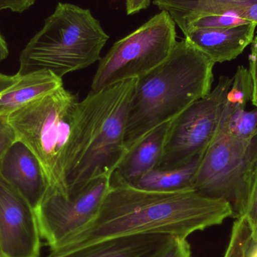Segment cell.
Masks as SVG:
<instances>
[{"label": "cell", "instance_id": "31", "mask_svg": "<svg viewBox=\"0 0 257 257\" xmlns=\"http://www.w3.org/2000/svg\"><path fill=\"white\" fill-rule=\"evenodd\" d=\"M0 257H4L3 256V252H2L1 244H0Z\"/></svg>", "mask_w": 257, "mask_h": 257}, {"label": "cell", "instance_id": "30", "mask_svg": "<svg viewBox=\"0 0 257 257\" xmlns=\"http://www.w3.org/2000/svg\"><path fill=\"white\" fill-rule=\"evenodd\" d=\"M246 257H257V241L252 240L249 246Z\"/></svg>", "mask_w": 257, "mask_h": 257}, {"label": "cell", "instance_id": "27", "mask_svg": "<svg viewBox=\"0 0 257 257\" xmlns=\"http://www.w3.org/2000/svg\"><path fill=\"white\" fill-rule=\"evenodd\" d=\"M151 0H126V12L127 15H135L148 9Z\"/></svg>", "mask_w": 257, "mask_h": 257}, {"label": "cell", "instance_id": "21", "mask_svg": "<svg viewBox=\"0 0 257 257\" xmlns=\"http://www.w3.org/2000/svg\"><path fill=\"white\" fill-rule=\"evenodd\" d=\"M247 22L234 15H208L195 21L189 27L187 32L193 29H216L233 27L242 23Z\"/></svg>", "mask_w": 257, "mask_h": 257}, {"label": "cell", "instance_id": "1", "mask_svg": "<svg viewBox=\"0 0 257 257\" xmlns=\"http://www.w3.org/2000/svg\"><path fill=\"white\" fill-rule=\"evenodd\" d=\"M233 218L230 205L196 191L155 193L131 187H110L94 220L78 233L51 249L59 257L114 237L168 234L187 238L197 231Z\"/></svg>", "mask_w": 257, "mask_h": 257}, {"label": "cell", "instance_id": "14", "mask_svg": "<svg viewBox=\"0 0 257 257\" xmlns=\"http://www.w3.org/2000/svg\"><path fill=\"white\" fill-rule=\"evenodd\" d=\"M170 124L167 122L154 128L128 150L110 177L111 187H131L158 166Z\"/></svg>", "mask_w": 257, "mask_h": 257}, {"label": "cell", "instance_id": "4", "mask_svg": "<svg viewBox=\"0 0 257 257\" xmlns=\"http://www.w3.org/2000/svg\"><path fill=\"white\" fill-rule=\"evenodd\" d=\"M109 36L90 9L59 3L20 57L17 75L48 71L62 78L101 60Z\"/></svg>", "mask_w": 257, "mask_h": 257}, {"label": "cell", "instance_id": "10", "mask_svg": "<svg viewBox=\"0 0 257 257\" xmlns=\"http://www.w3.org/2000/svg\"><path fill=\"white\" fill-rule=\"evenodd\" d=\"M36 213L0 173V244L4 257L40 256Z\"/></svg>", "mask_w": 257, "mask_h": 257}, {"label": "cell", "instance_id": "26", "mask_svg": "<svg viewBox=\"0 0 257 257\" xmlns=\"http://www.w3.org/2000/svg\"><path fill=\"white\" fill-rule=\"evenodd\" d=\"M36 0H0V12L10 9L12 12L22 13L31 7Z\"/></svg>", "mask_w": 257, "mask_h": 257}, {"label": "cell", "instance_id": "24", "mask_svg": "<svg viewBox=\"0 0 257 257\" xmlns=\"http://www.w3.org/2000/svg\"><path fill=\"white\" fill-rule=\"evenodd\" d=\"M18 140L15 130L6 116H0V161L6 151Z\"/></svg>", "mask_w": 257, "mask_h": 257}, {"label": "cell", "instance_id": "17", "mask_svg": "<svg viewBox=\"0 0 257 257\" xmlns=\"http://www.w3.org/2000/svg\"><path fill=\"white\" fill-rule=\"evenodd\" d=\"M204 154L195 157L184 166L172 169L156 168L137 180L131 187L155 193L192 191Z\"/></svg>", "mask_w": 257, "mask_h": 257}, {"label": "cell", "instance_id": "12", "mask_svg": "<svg viewBox=\"0 0 257 257\" xmlns=\"http://www.w3.org/2000/svg\"><path fill=\"white\" fill-rule=\"evenodd\" d=\"M153 4L170 15L184 34L199 18L231 15L257 25V0H154Z\"/></svg>", "mask_w": 257, "mask_h": 257}, {"label": "cell", "instance_id": "8", "mask_svg": "<svg viewBox=\"0 0 257 257\" xmlns=\"http://www.w3.org/2000/svg\"><path fill=\"white\" fill-rule=\"evenodd\" d=\"M232 78L221 76L211 93L171 121L163 157L157 168L184 166L204 154L218 130Z\"/></svg>", "mask_w": 257, "mask_h": 257}, {"label": "cell", "instance_id": "18", "mask_svg": "<svg viewBox=\"0 0 257 257\" xmlns=\"http://www.w3.org/2000/svg\"><path fill=\"white\" fill-rule=\"evenodd\" d=\"M219 126L236 139L251 140L257 136V110H233L224 105Z\"/></svg>", "mask_w": 257, "mask_h": 257}, {"label": "cell", "instance_id": "15", "mask_svg": "<svg viewBox=\"0 0 257 257\" xmlns=\"http://www.w3.org/2000/svg\"><path fill=\"white\" fill-rule=\"evenodd\" d=\"M162 233L107 238L59 257H153L172 238Z\"/></svg>", "mask_w": 257, "mask_h": 257}, {"label": "cell", "instance_id": "2", "mask_svg": "<svg viewBox=\"0 0 257 257\" xmlns=\"http://www.w3.org/2000/svg\"><path fill=\"white\" fill-rule=\"evenodd\" d=\"M137 78L90 93L75 107L66 153L69 195L92 180L111 177L127 154L124 139Z\"/></svg>", "mask_w": 257, "mask_h": 257}, {"label": "cell", "instance_id": "7", "mask_svg": "<svg viewBox=\"0 0 257 257\" xmlns=\"http://www.w3.org/2000/svg\"><path fill=\"white\" fill-rule=\"evenodd\" d=\"M177 42L176 24L167 12L161 11L116 42L101 58L91 91L143 76L169 57Z\"/></svg>", "mask_w": 257, "mask_h": 257}, {"label": "cell", "instance_id": "25", "mask_svg": "<svg viewBox=\"0 0 257 257\" xmlns=\"http://www.w3.org/2000/svg\"><path fill=\"white\" fill-rule=\"evenodd\" d=\"M248 70L252 82L251 102L257 107V36H255L251 43Z\"/></svg>", "mask_w": 257, "mask_h": 257}, {"label": "cell", "instance_id": "3", "mask_svg": "<svg viewBox=\"0 0 257 257\" xmlns=\"http://www.w3.org/2000/svg\"><path fill=\"white\" fill-rule=\"evenodd\" d=\"M214 65L184 39L163 63L137 78L125 134L127 152L147 133L211 93Z\"/></svg>", "mask_w": 257, "mask_h": 257}, {"label": "cell", "instance_id": "20", "mask_svg": "<svg viewBox=\"0 0 257 257\" xmlns=\"http://www.w3.org/2000/svg\"><path fill=\"white\" fill-rule=\"evenodd\" d=\"M251 232L244 217L235 219L229 244L223 257H246L251 242Z\"/></svg>", "mask_w": 257, "mask_h": 257}, {"label": "cell", "instance_id": "9", "mask_svg": "<svg viewBox=\"0 0 257 257\" xmlns=\"http://www.w3.org/2000/svg\"><path fill=\"white\" fill-rule=\"evenodd\" d=\"M110 187L109 177L102 176L69 196L48 189L35 211L41 238L53 249L82 230L97 215Z\"/></svg>", "mask_w": 257, "mask_h": 257}, {"label": "cell", "instance_id": "22", "mask_svg": "<svg viewBox=\"0 0 257 257\" xmlns=\"http://www.w3.org/2000/svg\"><path fill=\"white\" fill-rule=\"evenodd\" d=\"M153 257H191V248L187 238L172 237Z\"/></svg>", "mask_w": 257, "mask_h": 257}, {"label": "cell", "instance_id": "19", "mask_svg": "<svg viewBox=\"0 0 257 257\" xmlns=\"http://www.w3.org/2000/svg\"><path fill=\"white\" fill-rule=\"evenodd\" d=\"M251 98L252 82L249 70L244 66H238L226 94L225 106L233 110L245 109Z\"/></svg>", "mask_w": 257, "mask_h": 257}, {"label": "cell", "instance_id": "5", "mask_svg": "<svg viewBox=\"0 0 257 257\" xmlns=\"http://www.w3.org/2000/svg\"><path fill=\"white\" fill-rule=\"evenodd\" d=\"M78 95L60 87L7 116L17 138L36 156L48 189L69 196L65 166Z\"/></svg>", "mask_w": 257, "mask_h": 257}, {"label": "cell", "instance_id": "29", "mask_svg": "<svg viewBox=\"0 0 257 257\" xmlns=\"http://www.w3.org/2000/svg\"><path fill=\"white\" fill-rule=\"evenodd\" d=\"M8 56H9V49H8L7 44L0 34V63L6 60Z\"/></svg>", "mask_w": 257, "mask_h": 257}, {"label": "cell", "instance_id": "28", "mask_svg": "<svg viewBox=\"0 0 257 257\" xmlns=\"http://www.w3.org/2000/svg\"><path fill=\"white\" fill-rule=\"evenodd\" d=\"M18 79H19V76L17 74L12 76V75L0 73V93L13 85Z\"/></svg>", "mask_w": 257, "mask_h": 257}, {"label": "cell", "instance_id": "16", "mask_svg": "<svg viewBox=\"0 0 257 257\" xmlns=\"http://www.w3.org/2000/svg\"><path fill=\"white\" fill-rule=\"evenodd\" d=\"M63 86V79L48 71L19 77L16 83L0 93V116L7 117Z\"/></svg>", "mask_w": 257, "mask_h": 257}, {"label": "cell", "instance_id": "6", "mask_svg": "<svg viewBox=\"0 0 257 257\" xmlns=\"http://www.w3.org/2000/svg\"><path fill=\"white\" fill-rule=\"evenodd\" d=\"M256 170L257 136L241 140L219 126L202 157L193 190L227 202L233 218H239L245 213Z\"/></svg>", "mask_w": 257, "mask_h": 257}, {"label": "cell", "instance_id": "11", "mask_svg": "<svg viewBox=\"0 0 257 257\" xmlns=\"http://www.w3.org/2000/svg\"><path fill=\"white\" fill-rule=\"evenodd\" d=\"M0 173L36 211L48 190V181L36 156L19 139L2 158Z\"/></svg>", "mask_w": 257, "mask_h": 257}, {"label": "cell", "instance_id": "13", "mask_svg": "<svg viewBox=\"0 0 257 257\" xmlns=\"http://www.w3.org/2000/svg\"><path fill=\"white\" fill-rule=\"evenodd\" d=\"M256 27V24L244 22L226 28L193 29L184 39L214 63H221L237 58L251 45Z\"/></svg>", "mask_w": 257, "mask_h": 257}, {"label": "cell", "instance_id": "23", "mask_svg": "<svg viewBox=\"0 0 257 257\" xmlns=\"http://www.w3.org/2000/svg\"><path fill=\"white\" fill-rule=\"evenodd\" d=\"M243 217L245 218L250 228L252 240L257 241V170L252 184L245 213Z\"/></svg>", "mask_w": 257, "mask_h": 257}]
</instances>
